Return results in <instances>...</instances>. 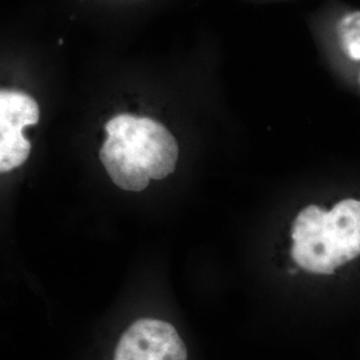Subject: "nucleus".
I'll list each match as a JSON object with an SVG mask.
<instances>
[{
	"label": "nucleus",
	"instance_id": "1",
	"mask_svg": "<svg viewBox=\"0 0 360 360\" xmlns=\"http://www.w3.org/2000/svg\"><path fill=\"white\" fill-rule=\"evenodd\" d=\"M108 139L101 149V162L116 186L141 191L149 180L172 174L179 160V144L160 122L148 117L120 115L105 125Z\"/></svg>",
	"mask_w": 360,
	"mask_h": 360
},
{
	"label": "nucleus",
	"instance_id": "2",
	"mask_svg": "<svg viewBox=\"0 0 360 360\" xmlns=\"http://www.w3.org/2000/svg\"><path fill=\"white\" fill-rule=\"evenodd\" d=\"M291 257L314 274H333L360 255V200H341L326 212L309 205L293 222Z\"/></svg>",
	"mask_w": 360,
	"mask_h": 360
},
{
	"label": "nucleus",
	"instance_id": "3",
	"mask_svg": "<svg viewBox=\"0 0 360 360\" xmlns=\"http://www.w3.org/2000/svg\"><path fill=\"white\" fill-rule=\"evenodd\" d=\"M39 108L32 96L16 90L0 92V170L20 167L30 155V142L22 134L28 125L37 124Z\"/></svg>",
	"mask_w": 360,
	"mask_h": 360
},
{
	"label": "nucleus",
	"instance_id": "4",
	"mask_svg": "<svg viewBox=\"0 0 360 360\" xmlns=\"http://www.w3.org/2000/svg\"><path fill=\"white\" fill-rule=\"evenodd\" d=\"M115 360H187V350L172 324L143 319L120 338Z\"/></svg>",
	"mask_w": 360,
	"mask_h": 360
}]
</instances>
